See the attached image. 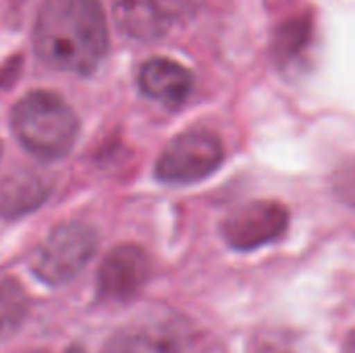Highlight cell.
Masks as SVG:
<instances>
[{
  "mask_svg": "<svg viewBox=\"0 0 355 353\" xmlns=\"http://www.w3.org/2000/svg\"><path fill=\"white\" fill-rule=\"evenodd\" d=\"M33 48L52 69L92 75L108 50L102 0H42L33 21Z\"/></svg>",
  "mask_w": 355,
  "mask_h": 353,
  "instance_id": "obj_1",
  "label": "cell"
},
{
  "mask_svg": "<svg viewBox=\"0 0 355 353\" xmlns=\"http://www.w3.org/2000/svg\"><path fill=\"white\" fill-rule=\"evenodd\" d=\"M10 127L17 141L40 160L67 156L79 133L77 114L52 92H31L23 96L12 108Z\"/></svg>",
  "mask_w": 355,
  "mask_h": 353,
  "instance_id": "obj_2",
  "label": "cell"
},
{
  "mask_svg": "<svg viewBox=\"0 0 355 353\" xmlns=\"http://www.w3.org/2000/svg\"><path fill=\"white\" fill-rule=\"evenodd\" d=\"M98 233L87 223H62L54 227L33 254L31 270L48 287L71 283L94 258Z\"/></svg>",
  "mask_w": 355,
  "mask_h": 353,
  "instance_id": "obj_3",
  "label": "cell"
},
{
  "mask_svg": "<svg viewBox=\"0 0 355 353\" xmlns=\"http://www.w3.org/2000/svg\"><path fill=\"white\" fill-rule=\"evenodd\" d=\"M225 148L218 135L206 129L179 133L156 160V179L166 185H191L208 179L223 162Z\"/></svg>",
  "mask_w": 355,
  "mask_h": 353,
  "instance_id": "obj_4",
  "label": "cell"
},
{
  "mask_svg": "<svg viewBox=\"0 0 355 353\" xmlns=\"http://www.w3.org/2000/svg\"><path fill=\"white\" fill-rule=\"evenodd\" d=\"M289 225V214L285 206L270 200L248 202L223 221L225 241L239 252H252L262 246L277 241Z\"/></svg>",
  "mask_w": 355,
  "mask_h": 353,
  "instance_id": "obj_5",
  "label": "cell"
},
{
  "mask_svg": "<svg viewBox=\"0 0 355 353\" xmlns=\"http://www.w3.org/2000/svg\"><path fill=\"white\" fill-rule=\"evenodd\" d=\"M112 10L125 35L152 42L179 25L193 10V0H112Z\"/></svg>",
  "mask_w": 355,
  "mask_h": 353,
  "instance_id": "obj_6",
  "label": "cell"
},
{
  "mask_svg": "<svg viewBox=\"0 0 355 353\" xmlns=\"http://www.w3.org/2000/svg\"><path fill=\"white\" fill-rule=\"evenodd\" d=\"M150 260L137 246L125 243L106 254L98 270V300L104 304H129L146 287Z\"/></svg>",
  "mask_w": 355,
  "mask_h": 353,
  "instance_id": "obj_7",
  "label": "cell"
},
{
  "mask_svg": "<svg viewBox=\"0 0 355 353\" xmlns=\"http://www.w3.org/2000/svg\"><path fill=\"white\" fill-rule=\"evenodd\" d=\"M139 87L141 92L168 108L181 106L191 89H193V75L187 67L171 58H152L139 69Z\"/></svg>",
  "mask_w": 355,
  "mask_h": 353,
  "instance_id": "obj_8",
  "label": "cell"
},
{
  "mask_svg": "<svg viewBox=\"0 0 355 353\" xmlns=\"http://www.w3.org/2000/svg\"><path fill=\"white\" fill-rule=\"evenodd\" d=\"M50 193L46 177L33 171H17L4 179L0 187V216L21 218L44 204Z\"/></svg>",
  "mask_w": 355,
  "mask_h": 353,
  "instance_id": "obj_9",
  "label": "cell"
},
{
  "mask_svg": "<svg viewBox=\"0 0 355 353\" xmlns=\"http://www.w3.org/2000/svg\"><path fill=\"white\" fill-rule=\"evenodd\" d=\"M29 314V295L15 279L0 281V343L8 341L23 327Z\"/></svg>",
  "mask_w": 355,
  "mask_h": 353,
  "instance_id": "obj_10",
  "label": "cell"
},
{
  "mask_svg": "<svg viewBox=\"0 0 355 353\" xmlns=\"http://www.w3.org/2000/svg\"><path fill=\"white\" fill-rule=\"evenodd\" d=\"M100 353H179L173 339L148 331H125L110 337Z\"/></svg>",
  "mask_w": 355,
  "mask_h": 353,
  "instance_id": "obj_11",
  "label": "cell"
},
{
  "mask_svg": "<svg viewBox=\"0 0 355 353\" xmlns=\"http://www.w3.org/2000/svg\"><path fill=\"white\" fill-rule=\"evenodd\" d=\"M335 191H337V196H339L345 204L355 206V160L352 164L343 166V169L337 173Z\"/></svg>",
  "mask_w": 355,
  "mask_h": 353,
  "instance_id": "obj_12",
  "label": "cell"
},
{
  "mask_svg": "<svg viewBox=\"0 0 355 353\" xmlns=\"http://www.w3.org/2000/svg\"><path fill=\"white\" fill-rule=\"evenodd\" d=\"M347 353H355V333L354 337L349 339V343H347Z\"/></svg>",
  "mask_w": 355,
  "mask_h": 353,
  "instance_id": "obj_13",
  "label": "cell"
},
{
  "mask_svg": "<svg viewBox=\"0 0 355 353\" xmlns=\"http://www.w3.org/2000/svg\"><path fill=\"white\" fill-rule=\"evenodd\" d=\"M64 353H85V352H83V350H81L79 345H73V347H69V350H67Z\"/></svg>",
  "mask_w": 355,
  "mask_h": 353,
  "instance_id": "obj_14",
  "label": "cell"
}]
</instances>
